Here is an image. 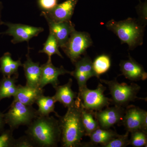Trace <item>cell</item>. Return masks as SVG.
Listing matches in <instances>:
<instances>
[{"instance_id":"6da1fadb","label":"cell","mask_w":147,"mask_h":147,"mask_svg":"<svg viewBox=\"0 0 147 147\" xmlns=\"http://www.w3.org/2000/svg\"><path fill=\"white\" fill-rule=\"evenodd\" d=\"M82 102L78 96L75 102L63 116H59L61 131L60 142L63 147H82L85 133L82 120Z\"/></svg>"},{"instance_id":"7a4b0ae2","label":"cell","mask_w":147,"mask_h":147,"mask_svg":"<svg viewBox=\"0 0 147 147\" xmlns=\"http://www.w3.org/2000/svg\"><path fill=\"white\" fill-rule=\"evenodd\" d=\"M25 133L36 147H56L60 142L59 120L53 116H38L30 124Z\"/></svg>"},{"instance_id":"3957f363","label":"cell","mask_w":147,"mask_h":147,"mask_svg":"<svg viewBox=\"0 0 147 147\" xmlns=\"http://www.w3.org/2000/svg\"><path fill=\"white\" fill-rule=\"evenodd\" d=\"M105 26L119 38L122 44H127L129 50H134L143 45L146 25L138 19L129 17L116 21L112 19Z\"/></svg>"},{"instance_id":"277c9868","label":"cell","mask_w":147,"mask_h":147,"mask_svg":"<svg viewBox=\"0 0 147 147\" xmlns=\"http://www.w3.org/2000/svg\"><path fill=\"white\" fill-rule=\"evenodd\" d=\"M100 83L108 86L111 95V103L115 106L126 108L129 103L137 99H146L139 98L137 95L141 87L135 83L128 85L127 83H119L115 79L112 80L99 79Z\"/></svg>"},{"instance_id":"5b68a950","label":"cell","mask_w":147,"mask_h":147,"mask_svg":"<svg viewBox=\"0 0 147 147\" xmlns=\"http://www.w3.org/2000/svg\"><path fill=\"white\" fill-rule=\"evenodd\" d=\"M38 116L37 110L32 105L13 100L7 113L4 114V119L9 129L14 131L20 126H28Z\"/></svg>"},{"instance_id":"8992f818","label":"cell","mask_w":147,"mask_h":147,"mask_svg":"<svg viewBox=\"0 0 147 147\" xmlns=\"http://www.w3.org/2000/svg\"><path fill=\"white\" fill-rule=\"evenodd\" d=\"M92 44V40L88 33L75 30L71 33L62 50L74 65L82 55H86L87 49Z\"/></svg>"},{"instance_id":"52a82bcc","label":"cell","mask_w":147,"mask_h":147,"mask_svg":"<svg viewBox=\"0 0 147 147\" xmlns=\"http://www.w3.org/2000/svg\"><path fill=\"white\" fill-rule=\"evenodd\" d=\"M106 88L99 83L95 89H89L87 86L79 90L78 96L81 99L82 107L93 111H99L108 107L111 103V99L104 95Z\"/></svg>"},{"instance_id":"ba28073f","label":"cell","mask_w":147,"mask_h":147,"mask_svg":"<svg viewBox=\"0 0 147 147\" xmlns=\"http://www.w3.org/2000/svg\"><path fill=\"white\" fill-rule=\"evenodd\" d=\"M2 25L8 27L7 30L0 34H5L13 37L11 42L13 44L29 40L34 37L37 36L44 31L41 27H36L20 24H13L3 22Z\"/></svg>"},{"instance_id":"9c48e42d","label":"cell","mask_w":147,"mask_h":147,"mask_svg":"<svg viewBox=\"0 0 147 147\" xmlns=\"http://www.w3.org/2000/svg\"><path fill=\"white\" fill-rule=\"evenodd\" d=\"M125 112V108L114 105L108 106L104 110L94 111V114L100 127L108 129L122 122Z\"/></svg>"},{"instance_id":"30bf717a","label":"cell","mask_w":147,"mask_h":147,"mask_svg":"<svg viewBox=\"0 0 147 147\" xmlns=\"http://www.w3.org/2000/svg\"><path fill=\"white\" fill-rule=\"evenodd\" d=\"M40 15L46 19L50 32L53 34L57 39L59 47L62 49L68 40L71 33L75 30V25L71 21L55 22L48 18L42 11Z\"/></svg>"},{"instance_id":"8fae6325","label":"cell","mask_w":147,"mask_h":147,"mask_svg":"<svg viewBox=\"0 0 147 147\" xmlns=\"http://www.w3.org/2000/svg\"><path fill=\"white\" fill-rule=\"evenodd\" d=\"M41 67V76L39 87L43 88L48 84H51L55 88L60 84L59 76L68 74H70L71 71L66 69L63 66L60 67H56L53 65L51 60H47V62L40 65Z\"/></svg>"},{"instance_id":"7c38bea8","label":"cell","mask_w":147,"mask_h":147,"mask_svg":"<svg viewBox=\"0 0 147 147\" xmlns=\"http://www.w3.org/2000/svg\"><path fill=\"white\" fill-rule=\"evenodd\" d=\"M121 75L131 81H145L147 73L142 65L137 62L129 55L127 59L121 60L119 63Z\"/></svg>"},{"instance_id":"4fadbf2b","label":"cell","mask_w":147,"mask_h":147,"mask_svg":"<svg viewBox=\"0 0 147 147\" xmlns=\"http://www.w3.org/2000/svg\"><path fill=\"white\" fill-rule=\"evenodd\" d=\"M79 0H66L57 5L49 11L43 12L49 18L55 22L70 21Z\"/></svg>"},{"instance_id":"5bb4252c","label":"cell","mask_w":147,"mask_h":147,"mask_svg":"<svg viewBox=\"0 0 147 147\" xmlns=\"http://www.w3.org/2000/svg\"><path fill=\"white\" fill-rule=\"evenodd\" d=\"M145 111L135 105H129L127 106L121 122L126 131L131 133L139 129Z\"/></svg>"},{"instance_id":"9a60e30c","label":"cell","mask_w":147,"mask_h":147,"mask_svg":"<svg viewBox=\"0 0 147 147\" xmlns=\"http://www.w3.org/2000/svg\"><path fill=\"white\" fill-rule=\"evenodd\" d=\"M30 50L28 46V53L26 55V60L22 66L26 79V85L33 88H40L41 67L39 62H34L32 60L30 56Z\"/></svg>"},{"instance_id":"2e32d148","label":"cell","mask_w":147,"mask_h":147,"mask_svg":"<svg viewBox=\"0 0 147 147\" xmlns=\"http://www.w3.org/2000/svg\"><path fill=\"white\" fill-rule=\"evenodd\" d=\"M44 94V90L40 88H33L29 86H17L16 94L13 100L28 105H32L39 96Z\"/></svg>"},{"instance_id":"e0dca14e","label":"cell","mask_w":147,"mask_h":147,"mask_svg":"<svg viewBox=\"0 0 147 147\" xmlns=\"http://www.w3.org/2000/svg\"><path fill=\"white\" fill-rule=\"evenodd\" d=\"M72 79H69L66 84L58 86L55 88L56 92L53 96L56 102H60L66 108L71 107L74 104L78 96V93L71 89Z\"/></svg>"},{"instance_id":"ac0fdd59","label":"cell","mask_w":147,"mask_h":147,"mask_svg":"<svg viewBox=\"0 0 147 147\" xmlns=\"http://www.w3.org/2000/svg\"><path fill=\"white\" fill-rule=\"evenodd\" d=\"M22 66L21 59L13 60L11 54L9 52L4 53L0 58V72L2 74L3 76L11 77L18 74V68Z\"/></svg>"},{"instance_id":"d6986e66","label":"cell","mask_w":147,"mask_h":147,"mask_svg":"<svg viewBox=\"0 0 147 147\" xmlns=\"http://www.w3.org/2000/svg\"><path fill=\"white\" fill-rule=\"evenodd\" d=\"M18 74L11 77L3 76L0 81V101L3 98H9L16 94L17 90L16 83Z\"/></svg>"},{"instance_id":"ffe728a7","label":"cell","mask_w":147,"mask_h":147,"mask_svg":"<svg viewBox=\"0 0 147 147\" xmlns=\"http://www.w3.org/2000/svg\"><path fill=\"white\" fill-rule=\"evenodd\" d=\"M118 135L115 131L110 129H105L99 127L93 131L89 137L90 139V143L94 146L98 144L102 146Z\"/></svg>"},{"instance_id":"44dd1931","label":"cell","mask_w":147,"mask_h":147,"mask_svg":"<svg viewBox=\"0 0 147 147\" xmlns=\"http://www.w3.org/2000/svg\"><path fill=\"white\" fill-rule=\"evenodd\" d=\"M56 102L53 96H45L44 94L40 96L37 99L35 103L38 106L37 110L38 116H48L50 113H54L57 117L59 115L55 110Z\"/></svg>"},{"instance_id":"7402d4cb","label":"cell","mask_w":147,"mask_h":147,"mask_svg":"<svg viewBox=\"0 0 147 147\" xmlns=\"http://www.w3.org/2000/svg\"><path fill=\"white\" fill-rule=\"evenodd\" d=\"M82 120L85 131V136L89 137L93 131L100 127L95 117L94 111L86 110L83 108L82 105Z\"/></svg>"},{"instance_id":"603a6c76","label":"cell","mask_w":147,"mask_h":147,"mask_svg":"<svg viewBox=\"0 0 147 147\" xmlns=\"http://www.w3.org/2000/svg\"><path fill=\"white\" fill-rule=\"evenodd\" d=\"M74 65L75 68L73 72L86 75L89 79L93 77L98 78L93 67L92 61L90 57L84 55L77 61Z\"/></svg>"},{"instance_id":"cb8c5ba5","label":"cell","mask_w":147,"mask_h":147,"mask_svg":"<svg viewBox=\"0 0 147 147\" xmlns=\"http://www.w3.org/2000/svg\"><path fill=\"white\" fill-rule=\"evenodd\" d=\"M59 45L57 41L53 34L50 32L46 41L43 44V48L40 50L39 53H45L48 56L49 60H51V57L54 55H58L63 59V57L59 50Z\"/></svg>"},{"instance_id":"d4e9b609","label":"cell","mask_w":147,"mask_h":147,"mask_svg":"<svg viewBox=\"0 0 147 147\" xmlns=\"http://www.w3.org/2000/svg\"><path fill=\"white\" fill-rule=\"evenodd\" d=\"M94 70L100 79V75L106 73L110 69L111 66V59L108 55L102 54L98 56L92 61Z\"/></svg>"},{"instance_id":"484cf974","label":"cell","mask_w":147,"mask_h":147,"mask_svg":"<svg viewBox=\"0 0 147 147\" xmlns=\"http://www.w3.org/2000/svg\"><path fill=\"white\" fill-rule=\"evenodd\" d=\"M147 134L141 130H137L131 132L129 145L134 147H147Z\"/></svg>"},{"instance_id":"4316f807","label":"cell","mask_w":147,"mask_h":147,"mask_svg":"<svg viewBox=\"0 0 147 147\" xmlns=\"http://www.w3.org/2000/svg\"><path fill=\"white\" fill-rule=\"evenodd\" d=\"M129 132L126 131L124 134H119L114 139L102 146V147H125L129 145Z\"/></svg>"},{"instance_id":"83f0119b","label":"cell","mask_w":147,"mask_h":147,"mask_svg":"<svg viewBox=\"0 0 147 147\" xmlns=\"http://www.w3.org/2000/svg\"><path fill=\"white\" fill-rule=\"evenodd\" d=\"M13 131L9 129L2 131L0 135V147H14L16 139L13 137Z\"/></svg>"},{"instance_id":"f1b7e54d","label":"cell","mask_w":147,"mask_h":147,"mask_svg":"<svg viewBox=\"0 0 147 147\" xmlns=\"http://www.w3.org/2000/svg\"><path fill=\"white\" fill-rule=\"evenodd\" d=\"M38 5L42 11L52 10L58 4V0H38Z\"/></svg>"},{"instance_id":"f546056e","label":"cell","mask_w":147,"mask_h":147,"mask_svg":"<svg viewBox=\"0 0 147 147\" xmlns=\"http://www.w3.org/2000/svg\"><path fill=\"white\" fill-rule=\"evenodd\" d=\"M34 142L28 136L26 135L22 136L16 139L14 147H35Z\"/></svg>"},{"instance_id":"4dcf8cb0","label":"cell","mask_w":147,"mask_h":147,"mask_svg":"<svg viewBox=\"0 0 147 147\" xmlns=\"http://www.w3.org/2000/svg\"><path fill=\"white\" fill-rule=\"evenodd\" d=\"M147 7L146 1L142 3L140 1V3L136 7L139 17L142 20V23H144L145 24H146V22H147Z\"/></svg>"},{"instance_id":"1f68e13d","label":"cell","mask_w":147,"mask_h":147,"mask_svg":"<svg viewBox=\"0 0 147 147\" xmlns=\"http://www.w3.org/2000/svg\"><path fill=\"white\" fill-rule=\"evenodd\" d=\"M139 130L147 134V112L145 111L142 117Z\"/></svg>"},{"instance_id":"d6a6232c","label":"cell","mask_w":147,"mask_h":147,"mask_svg":"<svg viewBox=\"0 0 147 147\" xmlns=\"http://www.w3.org/2000/svg\"><path fill=\"white\" fill-rule=\"evenodd\" d=\"M5 123L4 119V114L0 112V132L4 130V127Z\"/></svg>"},{"instance_id":"836d02e7","label":"cell","mask_w":147,"mask_h":147,"mask_svg":"<svg viewBox=\"0 0 147 147\" xmlns=\"http://www.w3.org/2000/svg\"><path fill=\"white\" fill-rule=\"evenodd\" d=\"M3 8V5L2 3L0 1V26L2 25L3 21H1V11Z\"/></svg>"}]
</instances>
